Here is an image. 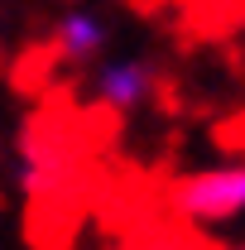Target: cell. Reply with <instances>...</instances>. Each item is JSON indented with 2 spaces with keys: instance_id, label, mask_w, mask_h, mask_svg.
<instances>
[{
  "instance_id": "3957f363",
  "label": "cell",
  "mask_w": 245,
  "mask_h": 250,
  "mask_svg": "<svg viewBox=\"0 0 245 250\" xmlns=\"http://www.w3.org/2000/svg\"><path fill=\"white\" fill-rule=\"evenodd\" d=\"M106 43H111V24L96 10H87V5H72V10H62L58 20H53V53L67 67H92V62H101Z\"/></svg>"
},
{
  "instance_id": "6da1fadb",
  "label": "cell",
  "mask_w": 245,
  "mask_h": 250,
  "mask_svg": "<svg viewBox=\"0 0 245 250\" xmlns=\"http://www.w3.org/2000/svg\"><path fill=\"white\" fill-rule=\"evenodd\" d=\"M168 212L187 226H226L245 217V164H212L192 168L168 183Z\"/></svg>"
},
{
  "instance_id": "277c9868",
  "label": "cell",
  "mask_w": 245,
  "mask_h": 250,
  "mask_svg": "<svg viewBox=\"0 0 245 250\" xmlns=\"http://www.w3.org/2000/svg\"><path fill=\"white\" fill-rule=\"evenodd\" d=\"M207 250H245V241H226V246H207Z\"/></svg>"
},
{
  "instance_id": "7a4b0ae2",
  "label": "cell",
  "mask_w": 245,
  "mask_h": 250,
  "mask_svg": "<svg viewBox=\"0 0 245 250\" xmlns=\"http://www.w3.org/2000/svg\"><path fill=\"white\" fill-rule=\"evenodd\" d=\"M92 101L111 116H130L140 106H149L159 92V67L144 53H121V58H101L92 67Z\"/></svg>"
}]
</instances>
